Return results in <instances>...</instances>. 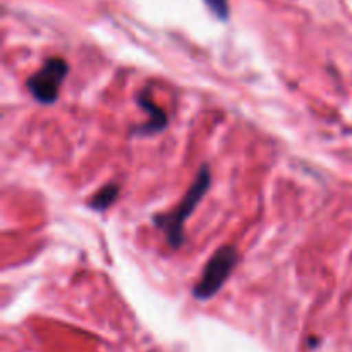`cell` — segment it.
Segmentation results:
<instances>
[{
    "mask_svg": "<svg viewBox=\"0 0 352 352\" xmlns=\"http://www.w3.org/2000/svg\"><path fill=\"white\" fill-rule=\"evenodd\" d=\"M237 260H239V256H237V250L234 246H222L220 250H217L206 263L201 278L192 289V296L198 301L212 299L229 280L234 268H236Z\"/></svg>",
    "mask_w": 352,
    "mask_h": 352,
    "instance_id": "obj_2",
    "label": "cell"
},
{
    "mask_svg": "<svg viewBox=\"0 0 352 352\" xmlns=\"http://www.w3.org/2000/svg\"><path fill=\"white\" fill-rule=\"evenodd\" d=\"M69 72L67 62L62 57H50L41 64V67L30 76L26 81L31 96L38 103L52 105L57 102L64 79Z\"/></svg>",
    "mask_w": 352,
    "mask_h": 352,
    "instance_id": "obj_3",
    "label": "cell"
},
{
    "mask_svg": "<svg viewBox=\"0 0 352 352\" xmlns=\"http://www.w3.org/2000/svg\"><path fill=\"white\" fill-rule=\"evenodd\" d=\"M138 103L143 107L144 112L148 113V122L143 126H138L133 133L136 134H157L167 127V113L153 102L148 91H141L138 96Z\"/></svg>",
    "mask_w": 352,
    "mask_h": 352,
    "instance_id": "obj_4",
    "label": "cell"
},
{
    "mask_svg": "<svg viewBox=\"0 0 352 352\" xmlns=\"http://www.w3.org/2000/svg\"><path fill=\"white\" fill-rule=\"evenodd\" d=\"M210 184H212V172L208 165H203L199 172L196 174L195 182L188 189L184 198L181 199L177 206L172 212L165 215H155L153 223L164 232L167 244L170 248H181L184 244V226L189 217L196 210L198 203L201 201L203 196L208 192Z\"/></svg>",
    "mask_w": 352,
    "mask_h": 352,
    "instance_id": "obj_1",
    "label": "cell"
},
{
    "mask_svg": "<svg viewBox=\"0 0 352 352\" xmlns=\"http://www.w3.org/2000/svg\"><path fill=\"white\" fill-rule=\"evenodd\" d=\"M117 196H119V186L117 184H107L89 199V208L96 210V212H105L107 208L116 203Z\"/></svg>",
    "mask_w": 352,
    "mask_h": 352,
    "instance_id": "obj_5",
    "label": "cell"
},
{
    "mask_svg": "<svg viewBox=\"0 0 352 352\" xmlns=\"http://www.w3.org/2000/svg\"><path fill=\"white\" fill-rule=\"evenodd\" d=\"M203 2L206 3V7H208L213 14H215V17H219V19L222 21L229 19V0H203Z\"/></svg>",
    "mask_w": 352,
    "mask_h": 352,
    "instance_id": "obj_6",
    "label": "cell"
}]
</instances>
